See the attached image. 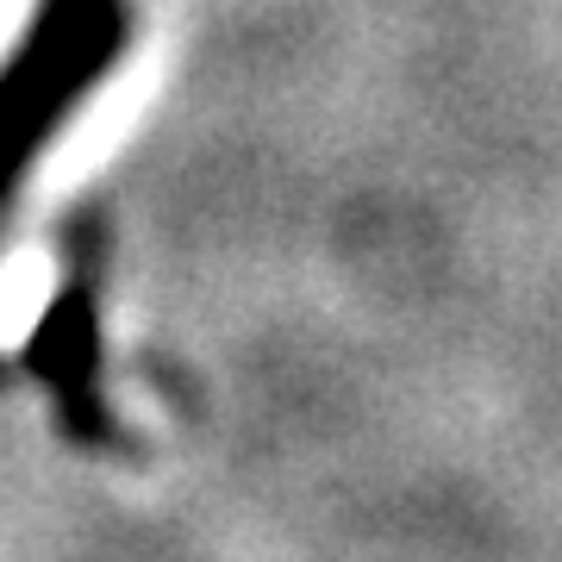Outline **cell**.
<instances>
[{
	"mask_svg": "<svg viewBox=\"0 0 562 562\" xmlns=\"http://www.w3.org/2000/svg\"><path fill=\"white\" fill-rule=\"evenodd\" d=\"M25 369L50 387L57 419L76 443H113V413L101 401V257H94V225H76V257L69 281L44 313V325L25 344Z\"/></svg>",
	"mask_w": 562,
	"mask_h": 562,
	"instance_id": "cell-2",
	"label": "cell"
},
{
	"mask_svg": "<svg viewBox=\"0 0 562 562\" xmlns=\"http://www.w3.org/2000/svg\"><path fill=\"white\" fill-rule=\"evenodd\" d=\"M132 38L125 0H38L25 38L0 63V206L25 162L63 132L81 94H94Z\"/></svg>",
	"mask_w": 562,
	"mask_h": 562,
	"instance_id": "cell-1",
	"label": "cell"
}]
</instances>
